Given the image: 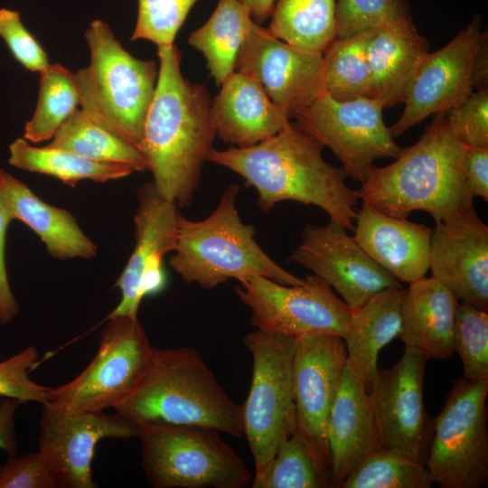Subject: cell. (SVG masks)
<instances>
[{
	"mask_svg": "<svg viewBox=\"0 0 488 488\" xmlns=\"http://www.w3.org/2000/svg\"><path fill=\"white\" fill-rule=\"evenodd\" d=\"M157 55L158 78L140 151L155 190L182 208L191 204L203 164L214 149L212 99L202 85L184 78L174 44L158 46Z\"/></svg>",
	"mask_w": 488,
	"mask_h": 488,
	"instance_id": "1",
	"label": "cell"
},
{
	"mask_svg": "<svg viewBox=\"0 0 488 488\" xmlns=\"http://www.w3.org/2000/svg\"><path fill=\"white\" fill-rule=\"evenodd\" d=\"M324 145L297 124L289 123L268 139L249 147L213 149L208 161L241 176L258 194L264 213L279 202L314 205L353 231L360 197L346 184L343 167L322 156Z\"/></svg>",
	"mask_w": 488,
	"mask_h": 488,
	"instance_id": "2",
	"label": "cell"
},
{
	"mask_svg": "<svg viewBox=\"0 0 488 488\" xmlns=\"http://www.w3.org/2000/svg\"><path fill=\"white\" fill-rule=\"evenodd\" d=\"M465 145L437 113L419 139L392 164L374 166L358 190L360 200L393 217L423 211L437 223L474 209L463 157Z\"/></svg>",
	"mask_w": 488,
	"mask_h": 488,
	"instance_id": "3",
	"label": "cell"
},
{
	"mask_svg": "<svg viewBox=\"0 0 488 488\" xmlns=\"http://www.w3.org/2000/svg\"><path fill=\"white\" fill-rule=\"evenodd\" d=\"M115 411L138 427L198 426L243 436L241 405L227 395L192 347L155 348L142 380Z\"/></svg>",
	"mask_w": 488,
	"mask_h": 488,
	"instance_id": "4",
	"label": "cell"
},
{
	"mask_svg": "<svg viewBox=\"0 0 488 488\" xmlns=\"http://www.w3.org/2000/svg\"><path fill=\"white\" fill-rule=\"evenodd\" d=\"M239 186L230 184L213 211L192 221L180 212L174 254L169 266L181 278L211 289L230 279L255 276L287 286L305 283L275 262L256 240V230L244 223L237 208Z\"/></svg>",
	"mask_w": 488,
	"mask_h": 488,
	"instance_id": "5",
	"label": "cell"
},
{
	"mask_svg": "<svg viewBox=\"0 0 488 488\" xmlns=\"http://www.w3.org/2000/svg\"><path fill=\"white\" fill-rule=\"evenodd\" d=\"M85 38L90 62L74 74L81 109L140 150L159 67L132 56L101 20L90 23Z\"/></svg>",
	"mask_w": 488,
	"mask_h": 488,
	"instance_id": "6",
	"label": "cell"
},
{
	"mask_svg": "<svg viewBox=\"0 0 488 488\" xmlns=\"http://www.w3.org/2000/svg\"><path fill=\"white\" fill-rule=\"evenodd\" d=\"M198 426L139 427L141 463L155 488H244L253 475L245 461L221 436Z\"/></svg>",
	"mask_w": 488,
	"mask_h": 488,
	"instance_id": "7",
	"label": "cell"
},
{
	"mask_svg": "<svg viewBox=\"0 0 488 488\" xmlns=\"http://www.w3.org/2000/svg\"><path fill=\"white\" fill-rule=\"evenodd\" d=\"M252 357L251 382L241 405L243 436L259 477L296 430L293 383L296 337L258 330L243 340Z\"/></svg>",
	"mask_w": 488,
	"mask_h": 488,
	"instance_id": "8",
	"label": "cell"
},
{
	"mask_svg": "<svg viewBox=\"0 0 488 488\" xmlns=\"http://www.w3.org/2000/svg\"><path fill=\"white\" fill-rule=\"evenodd\" d=\"M107 319L93 360L72 380L51 388L44 405L66 413L115 409L140 383L155 348L137 317Z\"/></svg>",
	"mask_w": 488,
	"mask_h": 488,
	"instance_id": "9",
	"label": "cell"
},
{
	"mask_svg": "<svg viewBox=\"0 0 488 488\" xmlns=\"http://www.w3.org/2000/svg\"><path fill=\"white\" fill-rule=\"evenodd\" d=\"M488 380L457 379L433 420L425 461L441 488H480L488 483Z\"/></svg>",
	"mask_w": 488,
	"mask_h": 488,
	"instance_id": "10",
	"label": "cell"
},
{
	"mask_svg": "<svg viewBox=\"0 0 488 488\" xmlns=\"http://www.w3.org/2000/svg\"><path fill=\"white\" fill-rule=\"evenodd\" d=\"M384 108L378 99L340 101L322 93L294 117L335 155L348 177L363 183L376 160L397 158L403 149L383 120Z\"/></svg>",
	"mask_w": 488,
	"mask_h": 488,
	"instance_id": "11",
	"label": "cell"
},
{
	"mask_svg": "<svg viewBox=\"0 0 488 488\" xmlns=\"http://www.w3.org/2000/svg\"><path fill=\"white\" fill-rule=\"evenodd\" d=\"M235 293L251 312L258 330L293 337L326 333L343 337L352 310L316 275L300 286H287L255 276L238 281Z\"/></svg>",
	"mask_w": 488,
	"mask_h": 488,
	"instance_id": "12",
	"label": "cell"
},
{
	"mask_svg": "<svg viewBox=\"0 0 488 488\" xmlns=\"http://www.w3.org/2000/svg\"><path fill=\"white\" fill-rule=\"evenodd\" d=\"M427 360L405 348L394 366L378 371L368 390L381 447L424 465L433 433V419L423 401Z\"/></svg>",
	"mask_w": 488,
	"mask_h": 488,
	"instance_id": "13",
	"label": "cell"
},
{
	"mask_svg": "<svg viewBox=\"0 0 488 488\" xmlns=\"http://www.w3.org/2000/svg\"><path fill=\"white\" fill-rule=\"evenodd\" d=\"M347 361L342 337L313 333L296 338L293 383L296 431L330 473L326 425Z\"/></svg>",
	"mask_w": 488,
	"mask_h": 488,
	"instance_id": "14",
	"label": "cell"
},
{
	"mask_svg": "<svg viewBox=\"0 0 488 488\" xmlns=\"http://www.w3.org/2000/svg\"><path fill=\"white\" fill-rule=\"evenodd\" d=\"M139 427L115 412L66 413L42 405L38 438L56 488H94L92 460L97 444L104 438L137 437Z\"/></svg>",
	"mask_w": 488,
	"mask_h": 488,
	"instance_id": "15",
	"label": "cell"
},
{
	"mask_svg": "<svg viewBox=\"0 0 488 488\" xmlns=\"http://www.w3.org/2000/svg\"><path fill=\"white\" fill-rule=\"evenodd\" d=\"M347 231L333 221L324 226L307 225L288 260L324 280L354 310L378 293L402 284L372 260Z\"/></svg>",
	"mask_w": 488,
	"mask_h": 488,
	"instance_id": "16",
	"label": "cell"
},
{
	"mask_svg": "<svg viewBox=\"0 0 488 488\" xmlns=\"http://www.w3.org/2000/svg\"><path fill=\"white\" fill-rule=\"evenodd\" d=\"M486 37L476 15L446 45L428 52L408 90L400 117L389 127L393 137L429 116L446 112L473 92L474 61Z\"/></svg>",
	"mask_w": 488,
	"mask_h": 488,
	"instance_id": "17",
	"label": "cell"
},
{
	"mask_svg": "<svg viewBox=\"0 0 488 488\" xmlns=\"http://www.w3.org/2000/svg\"><path fill=\"white\" fill-rule=\"evenodd\" d=\"M138 207L134 222V250L115 283L121 299L107 318L137 317L141 301L140 289L145 296L160 293L166 277L163 258L176 248L178 236V206L161 196L152 182L139 187Z\"/></svg>",
	"mask_w": 488,
	"mask_h": 488,
	"instance_id": "18",
	"label": "cell"
},
{
	"mask_svg": "<svg viewBox=\"0 0 488 488\" xmlns=\"http://www.w3.org/2000/svg\"><path fill=\"white\" fill-rule=\"evenodd\" d=\"M324 53L292 46L255 23L238 53L235 70L253 78L290 117L322 93Z\"/></svg>",
	"mask_w": 488,
	"mask_h": 488,
	"instance_id": "19",
	"label": "cell"
},
{
	"mask_svg": "<svg viewBox=\"0 0 488 488\" xmlns=\"http://www.w3.org/2000/svg\"><path fill=\"white\" fill-rule=\"evenodd\" d=\"M429 270L458 300L488 311V227L474 209L436 223Z\"/></svg>",
	"mask_w": 488,
	"mask_h": 488,
	"instance_id": "20",
	"label": "cell"
},
{
	"mask_svg": "<svg viewBox=\"0 0 488 488\" xmlns=\"http://www.w3.org/2000/svg\"><path fill=\"white\" fill-rule=\"evenodd\" d=\"M353 231L368 256L399 282L410 284L426 277L433 229L387 215L362 202Z\"/></svg>",
	"mask_w": 488,
	"mask_h": 488,
	"instance_id": "21",
	"label": "cell"
},
{
	"mask_svg": "<svg viewBox=\"0 0 488 488\" xmlns=\"http://www.w3.org/2000/svg\"><path fill=\"white\" fill-rule=\"evenodd\" d=\"M330 487L343 481L371 453L381 447L369 391L345 365L326 425Z\"/></svg>",
	"mask_w": 488,
	"mask_h": 488,
	"instance_id": "22",
	"label": "cell"
},
{
	"mask_svg": "<svg viewBox=\"0 0 488 488\" xmlns=\"http://www.w3.org/2000/svg\"><path fill=\"white\" fill-rule=\"evenodd\" d=\"M212 99L217 136L236 147H249L275 136L290 123L287 112L274 103L250 76L234 71Z\"/></svg>",
	"mask_w": 488,
	"mask_h": 488,
	"instance_id": "23",
	"label": "cell"
},
{
	"mask_svg": "<svg viewBox=\"0 0 488 488\" xmlns=\"http://www.w3.org/2000/svg\"><path fill=\"white\" fill-rule=\"evenodd\" d=\"M459 300L434 277L408 284L401 306L397 339L427 359L446 360L453 354V333Z\"/></svg>",
	"mask_w": 488,
	"mask_h": 488,
	"instance_id": "24",
	"label": "cell"
},
{
	"mask_svg": "<svg viewBox=\"0 0 488 488\" xmlns=\"http://www.w3.org/2000/svg\"><path fill=\"white\" fill-rule=\"evenodd\" d=\"M0 199L13 220H19L37 234L52 258L63 260L97 255V246L69 211L45 202L4 170H0Z\"/></svg>",
	"mask_w": 488,
	"mask_h": 488,
	"instance_id": "25",
	"label": "cell"
},
{
	"mask_svg": "<svg viewBox=\"0 0 488 488\" xmlns=\"http://www.w3.org/2000/svg\"><path fill=\"white\" fill-rule=\"evenodd\" d=\"M366 54L371 70L372 98L385 108L404 102L428 54L427 41L417 28L368 29Z\"/></svg>",
	"mask_w": 488,
	"mask_h": 488,
	"instance_id": "26",
	"label": "cell"
},
{
	"mask_svg": "<svg viewBox=\"0 0 488 488\" xmlns=\"http://www.w3.org/2000/svg\"><path fill=\"white\" fill-rule=\"evenodd\" d=\"M405 292L403 286L387 288L352 310L350 325L343 337L346 363L368 390L378 374L380 351L399 333Z\"/></svg>",
	"mask_w": 488,
	"mask_h": 488,
	"instance_id": "27",
	"label": "cell"
},
{
	"mask_svg": "<svg viewBox=\"0 0 488 488\" xmlns=\"http://www.w3.org/2000/svg\"><path fill=\"white\" fill-rule=\"evenodd\" d=\"M255 23L239 0H219L207 22L189 35V44L202 53L217 86L235 71L239 49Z\"/></svg>",
	"mask_w": 488,
	"mask_h": 488,
	"instance_id": "28",
	"label": "cell"
},
{
	"mask_svg": "<svg viewBox=\"0 0 488 488\" xmlns=\"http://www.w3.org/2000/svg\"><path fill=\"white\" fill-rule=\"evenodd\" d=\"M9 164L21 170L54 177L75 187L83 180L106 183L130 175L132 167L121 164L103 163L81 157L74 153L31 145L24 138L15 139L9 146Z\"/></svg>",
	"mask_w": 488,
	"mask_h": 488,
	"instance_id": "29",
	"label": "cell"
},
{
	"mask_svg": "<svg viewBox=\"0 0 488 488\" xmlns=\"http://www.w3.org/2000/svg\"><path fill=\"white\" fill-rule=\"evenodd\" d=\"M268 30L292 46L324 53L336 39V0H277Z\"/></svg>",
	"mask_w": 488,
	"mask_h": 488,
	"instance_id": "30",
	"label": "cell"
},
{
	"mask_svg": "<svg viewBox=\"0 0 488 488\" xmlns=\"http://www.w3.org/2000/svg\"><path fill=\"white\" fill-rule=\"evenodd\" d=\"M97 162L129 165L135 172L148 170L141 151L123 137L99 126L76 108L46 145Z\"/></svg>",
	"mask_w": 488,
	"mask_h": 488,
	"instance_id": "31",
	"label": "cell"
},
{
	"mask_svg": "<svg viewBox=\"0 0 488 488\" xmlns=\"http://www.w3.org/2000/svg\"><path fill=\"white\" fill-rule=\"evenodd\" d=\"M367 38L368 29L331 43L324 52L322 93L340 101L372 98Z\"/></svg>",
	"mask_w": 488,
	"mask_h": 488,
	"instance_id": "32",
	"label": "cell"
},
{
	"mask_svg": "<svg viewBox=\"0 0 488 488\" xmlns=\"http://www.w3.org/2000/svg\"><path fill=\"white\" fill-rule=\"evenodd\" d=\"M40 75L36 108L23 134L33 143L51 140L80 105L74 74L64 66L50 63Z\"/></svg>",
	"mask_w": 488,
	"mask_h": 488,
	"instance_id": "33",
	"label": "cell"
},
{
	"mask_svg": "<svg viewBox=\"0 0 488 488\" xmlns=\"http://www.w3.org/2000/svg\"><path fill=\"white\" fill-rule=\"evenodd\" d=\"M252 488L330 487V473L317 462L303 436L296 432L281 446Z\"/></svg>",
	"mask_w": 488,
	"mask_h": 488,
	"instance_id": "34",
	"label": "cell"
},
{
	"mask_svg": "<svg viewBox=\"0 0 488 488\" xmlns=\"http://www.w3.org/2000/svg\"><path fill=\"white\" fill-rule=\"evenodd\" d=\"M433 483L424 464L380 447L367 455L340 488H430Z\"/></svg>",
	"mask_w": 488,
	"mask_h": 488,
	"instance_id": "35",
	"label": "cell"
},
{
	"mask_svg": "<svg viewBox=\"0 0 488 488\" xmlns=\"http://www.w3.org/2000/svg\"><path fill=\"white\" fill-rule=\"evenodd\" d=\"M336 23V38L377 27H416L407 0H337Z\"/></svg>",
	"mask_w": 488,
	"mask_h": 488,
	"instance_id": "36",
	"label": "cell"
},
{
	"mask_svg": "<svg viewBox=\"0 0 488 488\" xmlns=\"http://www.w3.org/2000/svg\"><path fill=\"white\" fill-rule=\"evenodd\" d=\"M453 351L461 358L463 378L488 380V314L466 302H458Z\"/></svg>",
	"mask_w": 488,
	"mask_h": 488,
	"instance_id": "37",
	"label": "cell"
},
{
	"mask_svg": "<svg viewBox=\"0 0 488 488\" xmlns=\"http://www.w3.org/2000/svg\"><path fill=\"white\" fill-rule=\"evenodd\" d=\"M198 0H138L131 41L147 40L158 46L174 44L176 34Z\"/></svg>",
	"mask_w": 488,
	"mask_h": 488,
	"instance_id": "38",
	"label": "cell"
},
{
	"mask_svg": "<svg viewBox=\"0 0 488 488\" xmlns=\"http://www.w3.org/2000/svg\"><path fill=\"white\" fill-rule=\"evenodd\" d=\"M38 351L29 346L0 362V397L15 399L22 402H48L51 388L35 383L29 372L38 362Z\"/></svg>",
	"mask_w": 488,
	"mask_h": 488,
	"instance_id": "39",
	"label": "cell"
},
{
	"mask_svg": "<svg viewBox=\"0 0 488 488\" xmlns=\"http://www.w3.org/2000/svg\"><path fill=\"white\" fill-rule=\"evenodd\" d=\"M447 121L465 145L488 146V89H478L446 112Z\"/></svg>",
	"mask_w": 488,
	"mask_h": 488,
	"instance_id": "40",
	"label": "cell"
},
{
	"mask_svg": "<svg viewBox=\"0 0 488 488\" xmlns=\"http://www.w3.org/2000/svg\"><path fill=\"white\" fill-rule=\"evenodd\" d=\"M0 37L28 70L40 73L50 64L46 52L23 24L19 12L0 9Z\"/></svg>",
	"mask_w": 488,
	"mask_h": 488,
	"instance_id": "41",
	"label": "cell"
},
{
	"mask_svg": "<svg viewBox=\"0 0 488 488\" xmlns=\"http://www.w3.org/2000/svg\"><path fill=\"white\" fill-rule=\"evenodd\" d=\"M0 488H56V483L38 451L9 456L0 465Z\"/></svg>",
	"mask_w": 488,
	"mask_h": 488,
	"instance_id": "42",
	"label": "cell"
},
{
	"mask_svg": "<svg viewBox=\"0 0 488 488\" xmlns=\"http://www.w3.org/2000/svg\"><path fill=\"white\" fill-rule=\"evenodd\" d=\"M463 171L470 194L488 202V146L465 145Z\"/></svg>",
	"mask_w": 488,
	"mask_h": 488,
	"instance_id": "43",
	"label": "cell"
},
{
	"mask_svg": "<svg viewBox=\"0 0 488 488\" xmlns=\"http://www.w3.org/2000/svg\"><path fill=\"white\" fill-rule=\"evenodd\" d=\"M11 221L13 218L0 199V323L2 324L13 320L19 312L18 303L9 284L5 257V235Z\"/></svg>",
	"mask_w": 488,
	"mask_h": 488,
	"instance_id": "44",
	"label": "cell"
},
{
	"mask_svg": "<svg viewBox=\"0 0 488 488\" xmlns=\"http://www.w3.org/2000/svg\"><path fill=\"white\" fill-rule=\"evenodd\" d=\"M21 403L23 402L10 398H5L0 402V449L5 451L9 456L17 453L14 417Z\"/></svg>",
	"mask_w": 488,
	"mask_h": 488,
	"instance_id": "45",
	"label": "cell"
},
{
	"mask_svg": "<svg viewBox=\"0 0 488 488\" xmlns=\"http://www.w3.org/2000/svg\"><path fill=\"white\" fill-rule=\"evenodd\" d=\"M258 24L271 17L277 0H239Z\"/></svg>",
	"mask_w": 488,
	"mask_h": 488,
	"instance_id": "46",
	"label": "cell"
},
{
	"mask_svg": "<svg viewBox=\"0 0 488 488\" xmlns=\"http://www.w3.org/2000/svg\"><path fill=\"white\" fill-rule=\"evenodd\" d=\"M487 37L482 42L474 66V88H487Z\"/></svg>",
	"mask_w": 488,
	"mask_h": 488,
	"instance_id": "47",
	"label": "cell"
}]
</instances>
